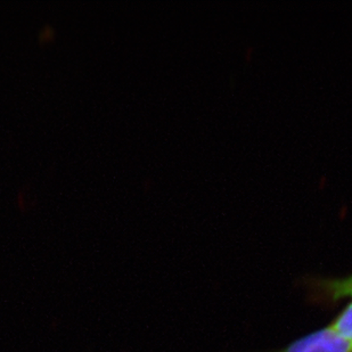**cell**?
<instances>
[{
    "instance_id": "cell-1",
    "label": "cell",
    "mask_w": 352,
    "mask_h": 352,
    "mask_svg": "<svg viewBox=\"0 0 352 352\" xmlns=\"http://www.w3.org/2000/svg\"><path fill=\"white\" fill-rule=\"evenodd\" d=\"M310 301L325 307H333L343 300L352 299V275L340 278L307 279L305 283Z\"/></svg>"
},
{
    "instance_id": "cell-2",
    "label": "cell",
    "mask_w": 352,
    "mask_h": 352,
    "mask_svg": "<svg viewBox=\"0 0 352 352\" xmlns=\"http://www.w3.org/2000/svg\"><path fill=\"white\" fill-rule=\"evenodd\" d=\"M277 352H352V344L327 326L296 339Z\"/></svg>"
},
{
    "instance_id": "cell-3",
    "label": "cell",
    "mask_w": 352,
    "mask_h": 352,
    "mask_svg": "<svg viewBox=\"0 0 352 352\" xmlns=\"http://www.w3.org/2000/svg\"><path fill=\"white\" fill-rule=\"evenodd\" d=\"M329 327L352 344V299L346 303V307L336 316Z\"/></svg>"
}]
</instances>
